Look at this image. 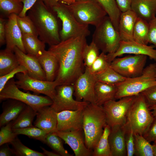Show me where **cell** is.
<instances>
[{"mask_svg":"<svg viewBox=\"0 0 156 156\" xmlns=\"http://www.w3.org/2000/svg\"><path fill=\"white\" fill-rule=\"evenodd\" d=\"M92 41L106 54L114 53L118 49L121 41L119 33L108 16L95 27Z\"/></svg>","mask_w":156,"mask_h":156,"instance_id":"obj_6","label":"cell"},{"mask_svg":"<svg viewBox=\"0 0 156 156\" xmlns=\"http://www.w3.org/2000/svg\"><path fill=\"white\" fill-rule=\"evenodd\" d=\"M8 99L3 104V112L0 115V127L15 120L27 105L16 100Z\"/></svg>","mask_w":156,"mask_h":156,"instance_id":"obj_24","label":"cell"},{"mask_svg":"<svg viewBox=\"0 0 156 156\" xmlns=\"http://www.w3.org/2000/svg\"><path fill=\"white\" fill-rule=\"evenodd\" d=\"M135 153L137 156H154L152 145L141 135L134 133Z\"/></svg>","mask_w":156,"mask_h":156,"instance_id":"obj_34","label":"cell"},{"mask_svg":"<svg viewBox=\"0 0 156 156\" xmlns=\"http://www.w3.org/2000/svg\"><path fill=\"white\" fill-rule=\"evenodd\" d=\"M42 1L48 8L52 10H53V7L59 2L58 0H42Z\"/></svg>","mask_w":156,"mask_h":156,"instance_id":"obj_52","label":"cell"},{"mask_svg":"<svg viewBox=\"0 0 156 156\" xmlns=\"http://www.w3.org/2000/svg\"><path fill=\"white\" fill-rule=\"evenodd\" d=\"M152 113L154 116H156V106L154 108L152 109L151 110Z\"/></svg>","mask_w":156,"mask_h":156,"instance_id":"obj_56","label":"cell"},{"mask_svg":"<svg viewBox=\"0 0 156 156\" xmlns=\"http://www.w3.org/2000/svg\"><path fill=\"white\" fill-rule=\"evenodd\" d=\"M111 127L107 125L97 143L92 150L93 156H112L108 137Z\"/></svg>","mask_w":156,"mask_h":156,"instance_id":"obj_30","label":"cell"},{"mask_svg":"<svg viewBox=\"0 0 156 156\" xmlns=\"http://www.w3.org/2000/svg\"><path fill=\"white\" fill-rule=\"evenodd\" d=\"M15 76L17 79L15 83L19 88L44 94L52 100L55 97L56 93V88L58 86L55 81H49L34 78L27 73H19Z\"/></svg>","mask_w":156,"mask_h":156,"instance_id":"obj_13","label":"cell"},{"mask_svg":"<svg viewBox=\"0 0 156 156\" xmlns=\"http://www.w3.org/2000/svg\"><path fill=\"white\" fill-rule=\"evenodd\" d=\"M132 0H115L116 4L121 12L131 9Z\"/></svg>","mask_w":156,"mask_h":156,"instance_id":"obj_49","label":"cell"},{"mask_svg":"<svg viewBox=\"0 0 156 156\" xmlns=\"http://www.w3.org/2000/svg\"><path fill=\"white\" fill-rule=\"evenodd\" d=\"M107 125L106 114L102 106L89 103L84 108L82 130L88 148L92 151Z\"/></svg>","mask_w":156,"mask_h":156,"instance_id":"obj_3","label":"cell"},{"mask_svg":"<svg viewBox=\"0 0 156 156\" xmlns=\"http://www.w3.org/2000/svg\"><path fill=\"white\" fill-rule=\"evenodd\" d=\"M125 125L111 128L108 140L112 156L127 155L125 142Z\"/></svg>","mask_w":156,"mask_h":156,"instance_id":"obj_21","label":"cell"},{"mask_svg":"<svg viewBox=\"0 0 156 156\" xmlns=\"http://www.w3.org/2000/svg\"><path fill=\"white\" fill-rule=\"evenodd\" d=\"M148 42L156 48V17L149 22Z\"/></svg>","mask_w":156,"mask_h":156,"instance_id":"obj_47","label":"cell"},{"mask_svg":"<svg viewBox=\"0 0 156 156\" xmlns=\"http://www.w3.org/2000/svg\"><path fill=\"white\" fill-rule=\"evenodd\" d=\"M56 89V94L50 106L57 113L65 110H77L84 108L90 103L74 99L73 84L58 86Z\"/></svg>","mask_w":156,"mask_h":156,"instance_id":"obj_12","label":"cell"},{"mask_svg":"<svg viewBox=\"0 0 156 156\" xmlns=\"http://www.w3.org/2000/svg\"><path fill=\"white\" fill-rule=\"evenodd\" d=\"M17 15L12 14L8 16L5 25L6 48L14 52L15 47L26 53L22 41V34L17 22Z\"/></svg>","mask_w":156,"mask_h":156,"instance_id":"obj_18","label":"cell"},{"mask_svg":"<svg viewBox=\"0 0 156 156\" xmlns=\"http://www.w3.org/2000/svg\"><path fill=\"white\" fill-rule=\"evenodd\" d=\"M125 54L144 55L156 62V49L134 41H121L119 46L114 53L107 54V60L111 63L115 58Z\"/></svg>","mask_w":156,"mask_h":156,"instance_id":"obj_15","label":"cell"},{"mask_svg":"<svg viewBox=\"0 0 156 156\" xmlns=\"http://www.w3.org/2000/svg\"><path fill=\"white\" fill-rule=\"evenodd\" d=\"M37 112L27 105L16 118L13 121V129L23 128L33 126L32 123Z\"/></svg>","mask_w":156,"mask_h":156,"instance_id":"obj_29","label":"cell"},{"mask_svg":"<svg viewBox=\"0 0 156 156\" xmlns=\"http://www.w3.org/2000/svg\"><path fill=\"white\" fill-rule=\"evenodd\" d=\"M131 9L149 23L156 17V0H132Z\"/></svg>","mask_w":156,"mask_h":156,"instance_id":"obj_23","label":"cell"},{"mask_svg":"<svg viewBox=\"0 0 156 156\" xmlns=\"http://www.w3.org/2000/svg\"><path fill=\"white\" fill-rule=\"evenodd\" d=\"M156 63L150 64L145 67L141 75L127 78L116 85L117 90L115 99L137 96L147 88L156 85Z\"/></svg>","mask_w":156,"mask_h":156,"instance_id":"obj_4","label":"cell"},{"mask_svg":"<svg viewBox=\"0 0 156 156\" xmlns=\"http://www.w3.org/2000/svg\"><path fill=\"white\" fill-rule=\"evenodd\" d=\"M19 73H27L28 71L25 67L20 65L11 72L4 75L0 76V92L2 90L9 80L13 78L14 76Z\"/></svg>","mask_w":156,"mask_h":156,"instance_id":"obj_44","label":"cell"},{"mask_svg":"<svg viewBox=\"0 0 156 156\" xmlns=\"http://www.w3.org/2000/svg\"><path fill=\"white\" fill-rule=\"evenodd\" d=\"M147 57V56L144 55L117 57L111 62L110 66L125 77H135L142 73L145 68Z\"/></svg>","mask_w":156,"mask_h":156,"instance_id":"obj_11","label":"cell"},{"mask_svg":"<svg viewBox=\"0 0 156 156\" xmlns=\"http://www.w3.org/2000/svg\"><path fill=\"white\" fill-rule=\"evenodd\" d=\"M97 81L95 75L87 68L73 84L74 94L76 100L90 103H96L95 86Z\"/></svg>","mask_w":156,"mask_h":156,"instance_id":"obj_14","label":"cell"},{"mask_svg":"<svg viewBox=\"0 0 156 156\" xmlns=\"http://www.w3.org/2000/svg\"><path fill=\"white\" fill-rule=\"evenodd\" d=\"M140 94L151 110L156 106V85L147 88Z\"/></svg>","mask_w":156,"mask_h":156,"instance_id":"obj_43","label":"cell"},{"mask_svg":"<svg viewBox=\"0 0 156 156\" xmlns=\"http://www.w3.org/2000/svg\"><path fill=\"white\" fill-rule=\"evenodd\" d=\"M21 0H0V10L3 14L8 15L14 14L18 15L23 8Z\"/></svg>","mask_w":156,"mask_h":156,"instance_id":"obj_37","label":"cell"},{"mask_svg":"<svg viewBox=\"0 0 156 156\" xmlns=\"http://www.w3.org/2000/svg\"><path fill=\"white\" fill-rule=\"evenodd\" d=\"M99 49L92 41L89 44L85 46L83 52V57L85 67L89 68L100 54Z\"/></svg>","mask_w":156,"mask_h":156,"instance_id":"obj_38","label":"cell"},{"mask_svg":"<svg viewBox=\"0 0 156 156\" xmlns=\"http://www.w3.org/2000/svg\"><path fill=\"white\" fill-rule=\"evenodd\" d=\"M110 63L107 60V54L102 52L91 66L88 68L91 73L95 75L110 66Z\"/></svg>","mask_w":156,"mask_h":156,"instance_id":"obj_41","label":"cell"},{"mask_svg":"<svg viewBox=\"0 0 156 156\" xmlns=\"http://www.w3.org/2000/svg\"><path fill=\"white\" fill-rule=\"evenodd\" d=\"M0 146V156H11L15 155L14 150L13 148L10 147L8 143L4 144Z\"/></svg>","mask_w":156,"mask_h":156,"instance_id":"obj_51","label":"cell"},{"mask_svg":"<svg viewBox=\"0 0 156 156\" xmlns=\"http://www.w3.org/2000/svg\"><path fill=\"white\" fill-rule=\"evenodd\" d=\"M37 57L44 72L47 81H54L59 69V64L57 58L48 50H46L42 54Z\"/></svg>","mask_w":156,"mask_h":156,"instance_id":"obj_25","label":"cell"},{"mask_svg":"<svg viewBox=\"0 0 156 156\" xmlns=\"http://www.w3.org/2000/svg\"><path fill=\"white\" fill-rule=\"evenodd\" d=\"M28 11L27 15L41 41L50 46L61 41L58 18L56 13L48 8L42 0H38Z\"/></svg>","mask_w":156,"mask_h":156,"instance_id":"obj_2","label":"cell"},{"mask_svg":"<svg viewBox=\"0 0 156 156\" xmlns=\"http://www.w3.org/2000/svg\"><path fill=\"white\" fill-rule=\"evenodd\" d=\"M135 96L124 97L118 101L110 100L102 106L107 124L111 128L125 124L129 110Z\"/></svg>","mask_w":156,"mask_h":156,"instance_id":"obj_10","label":"cell"},{"mask_svg":"<svg viewBox=\"0 0 156 156\" xmlns=\"http://www.w3.org/2000/svg\"><path fill=\"white\" fill-rule=\"evenodd\" d=\"M53 10L62 22V28L60 31L61 41L78 36L86 37L90 35L88 25L79 22L65 4L59 1Z\"/></svg>","mask_w":156,"mask_h":156,"instance_id":"obj_8","label":"cell"},{"mask_svg":"<svg viewBox=\"0 0 156 156\" xmlns=\"http://www.w3.org/2000/svg\"><path fill=\"white\" fill-rule=\"evenodd\" d=\"M154 117L143 96L140 94L135 96L129 108L125 127L134 133L143 135Z\"/></svg>","mask_w":156,"mask_h":156,"instance_id":"obj_5","label":"cell"},{"mask_svg":"<svg viewBox=\"0 0 156 156\" xmlns=\"http://www.w3.org/2000/svg\"><path fill=\"white\" fill-rule=\"evenodd\" d=\"M117 90L116 85L97 81L95 86L96 104L102 106L109 101L116 100Z\"/></svg>","mask_w":156,"mask_h":156,"instance_id":"obj_26","label":"cell"},{"mask_svg":"<svg viewBox=\"0 0 156 156\" xmlns=\"http://www.w3.org/2000/svg\"><path fill=\"white\" fill-rule=\"evenodd\" d=\"M57 123V112L50 106L44 107L37 112L34 126L47 134L56 131Z\"/></svg>","mask_w":156,"mask_h":156,"instance_id":"obj_20","label":"cell"},{"mask_svg":"<svg viewBox=\"0 0 156 156\" xmlns=\"http://www.w3.org/2000/svg\"><path fill=\"white\" fill-rule=\"evenodd\" d=\"M84 108L57 112V123L55 131L66 132L82 130Z\"/></svg>","mask_w":156,"mask_h":156,"instance_id":"obj_16","label":"cell"},{"mask_svg":"<svg viewBox=\"0 0 156 156\" xmlns=\"http://www.w3.org/2000/svg\"><path fill=\"white\" fill-rule=\"evenodd\" d=\"M138 16L131 9L121 13L118 26L121 41H134L133 33Z\"/></svg>","mask_w":156,"mask_h":156,"instance_id":"obj_22","label":"cell"},{"mask_svg":"<svg viewBox=\"0 0 156 156\" xmlns=\"http://www.w3.org/2000/svg\"><path fill=\"white\" fill-rule=\"evenodd\" d=\"M155 77H156V67L155 68Z\"/></svg>","mask_w":156,"mask_h":156,"instance_id":"obj_57","label":"cell"},{"mask_svg":"<svg viewBox=\"0 0 156 156\" xmlns=\"http://www.w3.org/2000/svg\"><path fill=\"white\" fill-rule=\"evenodd\" d=\"M13 51L6 48L0 51V76L12 71L20 65Z\"/></svg>","mask_w":156,"mask_h":156,"instance_id":"obj_28","label":"cell"},{"mask_svg":"<svg viewBox=\"0 0 156 156\" xmlns=\"http://www.w3.org/2000/svg\"><path fill=\"white\" fill-rule=\"evenodd\" d=\"M43 151V153L45 156H60L59 155L55 152H52L47 150L44 148L40 147Z\"/></svg>","mask_w":156,"mask_h":156,"instance_id":"obj_53","label":"cell"},{"mask_svg":"<svg viewBox=\"0 0 156 156\" xmlns=\"http://www.w3.org/2000/svg\"><path fill=\"white\" fill-rule=\"evenodd\" d=\"M38 0H21L23 4L22 12L18 15L20 17L26 16V13L34 5Z\"/></svg>","mask_w":156,"mask_h":156,"instance_id":"obj_48","label":"cell"},{"mask_svg":"<svg viewBox=\"0 0 156 156\" xmlns=\"http://www.w3.org/2000/svg\"><path fill=\"white\" fill-rule=\"evenodd\" d=\"M18 25L22 34L33 35L38 36L34 25L28 15L17 17Z\"/></svg>","mask_w":156,"mask_h":156,"instance_id":"obj_40","label":"cell"},{"mask_svg":"<svg viewBox=\"0 0 156 156\" xmlns=\"http://www.w3.org/2000/svg\"><path fill=\"white\" fill-rule=\"evenodd\" d=\"M154 156H156V142H154L152 144Z\"/></svg>","mask_w":156,"mask_h":156,"instance_id":"obj_55","label":"cell"},{"mask_svg":"<svg viewBox=\"0 0 156 156\" xmlns=\"http://www.w3.org/2000/svg\"><path fill=\"white\" fill-rule=\"evenodd\" d=\"M87 44L86 37L80 36L50 46L48 50L55 57L59 64L58 73L55 80L58 86L73 84L83 73L85 68L84 69L83 54Z\"/></svg>","mask_w":156,"mask_h":156,"instance_id":"obj_1","label":"cell"},{"mask_svg":"<svg viewBox=\"0 0 156 156\" xmlns=\"http://www.w3.org/2000/svg\"><path fill=\"white\" fill-rule=\"evenodd\" d=\"M63 141L60 137L52 133L47 134L45 144L60 156H73L64 148Z\"/></svg>","mask_w":156,"mask_h":156,"instance_id":"obj_35","label":"cell"},{"mask_svg":"<svg viewBox=\"0 0 156 156\" xmlns=\"http://www.w3.org/2000/svg\"><path fill=\"white\" fill-rule=\"evenodd\" d=\"M66 5L76 19L86 25L96 27L107 15L96 0H83Z\"/></svg>","mask_w":156,"mask_h":156,"instance_id":"obj_7","label":"cell"},{"mask_svg":"<svg viewBox=\"0 0 156 156\" xmlns=\"http://www.w3.org/2000/svg\"><path fill=\"white\" fill-rule=\"evenodd\" d=\"M149 23L138 17L133 33V41L142 44L148 45V42Z\"/></svg>","mask_w":156,"mask_h":156,"instance_id":"obj_31","label":"cell"},{"mask_svg":"<svg viewBox=\"0 0 156 156\" xmlns=\"http://www.w3.org/2000/svg\"><path fill=\"white\" fill-rule=\"evenodd\" d=\"M38 36L22 34V41L26 53L38 57L46 51L45 43Z\"/></svg>","mask_w":156,"mask_h":156,"instance_id":"obj_27","label":"cell"},{"mask_svg":"<svg viewBox=\"0 0 156 156\" xmlns=\"http://www.w3.org/2000/svg\"><path fill=\"white\" fill-rule=\"evenodd\" d=\"M83 132L82 130L53 133L60 137L70 146L75 156H92V151L88 148L85 145Z\"/></svg>","mask_w":156,"mask_h":156,"instance_id":"obj_17","label":"cell"},{"mask_svg":"<svg viewBox=\"0 0 156 156\" xmlns=\"http://www.w3.org/2000/svg\"><path fill=\"white\" fill-rule=\"evenodd\" d=\"M14 52L19 64L26 68L27 74L30 77L40 80H47L44 72L37 57L24 53L17 47L14 48Z\"/></svg>","mask_w":156,"mask_h":156,"instance_id":"obj_19","label":"cell"},{"mask_svg":"<svg viewBox=\"0 0 156 156\" xmlns=\"http://www.w3.org/2000/svg\"><path fill=\"white\" fill-rule=\"evenodd\" d=\"M150 142H156V116L148 129L143 135Z\"/></svg>","mask_w":156,"mask_h":156,"instance_id":"obj_46","label":"cell"},{"mask_svg":"<svg viewBox=\"0 0 156 156\" xmlns=\"http://www.w3.org/2000/svg\"><path fill=\"white\" fill-rule=\"evenodd\" d=\"M126 129L125 142L127 156L135 155V142L134 133L131 130Z\"/></svg>","mask_w":156,"mask_h":156,"instance_id":"obj_45","label":"cell"},{"mask_svg":"<svg viewBox=\"0 0 156 156\" xmlns=\"http://www.w3.org/2000/svg\"><path fill=\"white\" fill-rule=\"evenodd\" d=\"M13 121L1 127L0 131V146L5 143H10L16 137L12 128Z\"/></svg>","mask_w":156,"mask_h":156,"instance_id":"obj_42","label":"cell"},{"mask_svg":"<svg viewBox=\"0 0 156 156\" xmlns=\"http://www.w3.org/2000/svg\"><path fill=\"white\" fill-rule=\"evenodd\" d=\"M96 0L106 12L114 27L118 31L119 22L121 12L115 0Z\"/></svg>","mask_w":156,"mask_h":156,"instance_id":"obj_32","label":"cell"},{"mask_svg":"<svg viewBox=\"0 0 156 156\" xmlns=\"http://www.w3.org/2000/svg\"><path fill=\"white\" fill-rule=\"evenodd\" d=\"M13 130L17 135H25L30 138L45 143L47 134L43 130L34 126L23 128L13 129Z\"/></svg>","mask_w":156,"mask_h":156,"instance_id":"obj_36","label":"cell"},{"mask_svg":"<svg viewBox=\"0 0 156 156\" xmlns=\"http://www.w3.org/2000/svg\"><path fill=\"white\" fill-rule=\"evenodd\" d=\"M83 0H58L59 1L67 5L70 4L75 2Z\"/></svg>","mask_w":156,"mask_h":156,"instance_id":"obj_54","label":"cell"},{"mask_svg":"<svg viewBox=\"0 0 156 156\" xmlns=\"http://www.w3.org/2000/svg\"><path fill=\"white\" fill-rule=\"evenodd\" d=\"M95 76L97 81L115 85L127 78L121 75L110 66Z\"/></svg>","mask_w":156,"mask_h":156,"instance_id":"obj_33","label":"cell"},{"mask_svg":"<svg viewBox=\"0 0 156 156\" xmlns=\"http://www.w3.org/2000/svg\"><path fill=\"white\" fill-rule=\"evenodd\" d=\"M9 99L22 102L36 112L44 107L51 106L53 103L52 100L47 96H39L21 91L16 86L13 78L7 82L0 92V100Z\"/></svg>","mask_w":156,"mask_h":156,"instance_id":"obj_9","label":"cell"},{"mask_svg":"<svg viewBox=\"0 0 156 156\" xmlns=\"http://www.w3.org/2000/svg\"><path fill=\"white\" fill-rule=\"evenodd\" d=\"M5 20L2 17L0 18V45L2 46L5 43Z\"/></svg>","mask_w":156,"mask_h":156,"instance_id":"obj_50","label":"cell"},{"mask_svg":"<svg viewBox=\"0 0 156 156\" xmlns=\"http://www.w3.org/2000/svg\"><path fill=\"white\" fill-rule=\"evenodd\" d=\"M10 144H11L16 156H45L43 153L33 150L25 146L17 136Z\"/></svg>","mask_w":156,"mask_h":156,"instance_id":"obj_39","label":"cell"}]
</instances>
